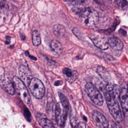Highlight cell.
<instances>
[{
    "instance_id": "obj_11",
    "label": "cell",
    "mask_w": 128,
    "mask_h": 128,
    "mask_svg": "<svg viewBox=\"0 0 128 128\" xmlns=\"http://www.w3.org/2000/svg\"><path fill=\"white\" fill-rule=\"evenodd\" d=\"M119 98L124 112H128V91L126 88H122L120 90Z\"/></svg>"
},
{
    "instance_id": "obj_18",
    "label": "cell",
    "mask_w": 128,
    "mask_h": 128,
    "mask_svg": "<svg viewBox=\"0 0 128 128\" xmlns=\"http://www.w3.org/2000/svg\"><path fill=\"white\" fill-rule=\"evenodd\" d=\"M62 72L66 76V79L68 80H69L70 81L74 80L76 78H74L75 74L74 71H72L70 69L68 68H65L63 69Z\"/></svg>"
},
{
    "instance_id": "obj_14",
    "label": "cell",
    "mask_w": 128,
    "mask_h": 128,
    "mask_svg": "<svg viewBox=\"0 0 128 128\" xmlns=\"http://www.w3.org/2000/svg\"><path fill=\"white\" fill-rule=\"evenodd\" d=\"M97 73L100 76V78L103 79L106 82H108L110 78V75L107 70L102 66H98L96 69Z\"/></svg>"
},
{
    "instance_id": "obj_13",
    "label": "cell",
    "mask_w": 128,
    "mask_h": 128,
    "mask_svg": "<svg viewBox=\"0 0 128 128\" xmlns=\"http://www.w3.org/2000/svg\"><path fill=\"white\" fill-rule=\"evenodd\" d=\"M108 44L109 46L114 50H120L124 47L122 42L118 38L114 36L108 38Z\"/></svg>"
},
{
    "instance_id": "obj_22",
    "label": "cell",
    "mask_w": 128,
    "mask_h": 128,
    "mask_svg": "<svg viewBox=\"0 0 128 128\" xmlns=\"http://www.w3.org/2000/svg\"><path fill=\"white\" fill-rule=\"evenodd\" d=\"M6 2L4 0H0V8H3L6 7Z\"/></svg>"
},
{
    "instance_id": "obj_24",
    "label": "cell",
    "mask_w": 128,
    "mask_h": 128,
    "mask_svg": "<svg viewBox=\"0 0 128 128\" xmlns=\"http://www.w3.org/2000/svg\"><path fill=\"white\" fill-rule=\"evenodd\" d=\"M64 128H73V127L70 122H67L66 124H65Z\"/></svg>"
},
{
    "instance_id": "obj_17",
    "label": "cell",
    "mask_w": 128,
    "mask_h": 128,
    "mask_svg": "<svg viewBox=\"0 0 128 128\" xmlns=\"http://www.w3.org/2000/svg\"><path fill=\"white\" fill-rule=\"evenodd\" d=\"M32 42L34 46H38L40 44L41 42V39L39 32L36 30H34L32 32Z\"/></svg>"
},
{
    "instance_id": "obj_1",
    "label": "cell",
    "mask_w": 128,
    "mask_h": 128,
    "mask_svg": "<svg viewBox=\"0 0 128 128\" xmlns=\"http://www.w3.org/2000/svg\"><path fill=\"white\" fill-rule=\"evenodd\" d=\"M73 11L78 16L81 23L84 26L92 27L98 21L99 14L94 9L90 8H76Z\"/></svg>"
},
{
    "instance_id": "obj_6",
    "label": "cell",
    "mask_w": 128,
    "mask_h": 128,
    "mask_svg": "<svg viewBox=\"0 0 128 128\" xmlns=\"http://www.w3.org/2000/svg\"><path fill=\"white\" fill-rule=\"evenodd\" d=\"M69 110L64 108L60 103L56 104L55 108V117L57 124L62 126L64 124Z\"/></svg>"
},
{
    "instance_id": "obj_7",
    "label": "cell",
    "mask_w": 128,
    "mask_h": 128,
    "mask_svg": "<svg viewBox=\"0 0 128 128\" xmlns=\"http://www.w3.org/2000/svg\"><path fill=\"white\" fill-rule=\"evenodd\" d=\"M92 119L98 128H108V122L106 117L100 112L94 110L92 114Z\"/></svg>"
},
{
    "instance_id": "obj_3",
    "label": "cell",
    "mask_w": 128,
    "mask_h": 128,
    "mask_svg": "<svg viewBox=\"0 0 128 128\" xmlns=\"http://www.w3.org/2000/svg\"><path fill=\"white\" fill-rule=\"evenodd\" d=\"M12 82L15 92L24 102L26 104H29L30 101V98L25 84L17 76H14L12 79Z\"/></svg>"
},
{
    "instance_id": "obj_21",
    "label": "cell",
    "mask_w": 128,
    "mask_h": 128,
    "mask_svg": "<svg viewBox=\"0 0 128 128\" xmlns=\"http://www.w3.org/2000/svg\"><path fill=\"white\" fill-rule=\"evenodd\" d=\"M72 32H73V33L77 36V37H78L79 38H80V36H80V32L79 30H78L77 28H74L73 30H72Z\"/></svg>"
},
{
    "instance_id": "obj_15",
    "label": "cell",
    "mask_w": 128,
    "mask_h": 128,
    "mask_svg": "<svg viewBox=\"0 0 128 128\" xmlns=\"http://www.w3.org/2000/svg\"><path fill=\"white\" fill-rule=\"evenodd\" d=\"M52 30L54 34L58 38L62 37L64 36L66 32L64 27L60 24H56L54 25Z\"/></svg>"
},
{
    "instance_id": "obj_16",
    "label": "cell",
    "mask_w": 128,
    "mask_h": 128,
    "mask_svg": "<svg viewBox=\"0 0 128 128\" xmlns=\"http://www.w3.org/2000/svg\"><path fill=\"white\" fill-rule=\"evenodd\" d=\"M51 49L55 52L58 54L62 50V46L60 43L56 40H52L50 44Z\"/></svg>"
},
{
    "instance_id": "obj_23",
    "label": "cell",
    "mask_w": 128,
    "mask_h": 128,
    "mask_svg": "<svg viewBox=\"0 0 128 128\" xmlns=\"http://www.w3.org/2000/svg\"><path fill=\"white\" fill-rule=\"evenodd\" d=\"M77 128H88L87 127V126L83 122H80L78 124Z\"/></svg>"
},
{
    "instance_id": "obj_25",
    "label": "cell",
    "mask_w": 128,
    "mask_h": 128,
    "mask_svg": "<svg viewBox=\"0 0 128 128\" xmlns=\"http://www.w3.org/2000/svg\"><path fill=\"white\" fill-rule=\"evenodd\" d=\"M113 128H122V126L118 122H116L114 124Z\"/></svg>"
},
{
    "instance_id": "obj_4",
    "label": "cell",
    "mask_w": 128,
    "mask_h": 128,
    "mask_svg": "<svg viewBox=\"0 0 128 128\" xmlns=\"http://www.w3.org/2000/svg\"><path fill=\"white\" fill-rule=\"evenodd\" d=\"M85 91L91 100L98 106H102L104 99L100 92L92 83L88 82L85 86Z\"/></svg>"
},
{
    "instance_id": "obj_20",
    "label": "cell",
    "mask_w": 128,
    "mask_h": 128,
    "mask_svg": "<svg viewBox=\"0 0 128 128\" xmlns=\"http://www.w3.org/2000/svg\"><path fill=\"white\" fill-rule=\"evenodd\" d=\"M116 4L120 8H126L128 6V0H118L116 1Z\"/></svg>"
},
{
    "instance_id": "obj_19",
    "label": "cell",
    "mask_w": 128,
    "mask_h": 128,
    "mask_svg": "<svg viewBox=\"0 0 128 128\" xmlns=\"http://www.w3.org/2000/svg\"><path fill=\"white\" fill-rule=\"evenodd\" d=\"M58 94L59 98H60V104H62V105L64 108L69 110V108H70V104H69L68 101L67 100V98H66V97L62 94H61L60 92H58Z\"/></svg>"
},
{
    "instance_id": "obj_12",
    "label": "cell",
    "mask_w": 128,
    "mask_h": 128,
    "mask_svg": "<svg viewBox=\"0 0 128 128\" xmlns=\"http://www.w3.org/2000/svg\"><path fill=\"white\" fill-rule=\"evenodd\" d=\"M92 40L96 47L102 50H106L108 48V40L103 37L100 36H94L92 38Z\"/></svg>"
},
{
    "instance_id": "obj_8",
    "label": "cell",
    "mask_w": 128,
    "mask_h": 128,
    "mask_svg": "<svg viewBox=\"0 0 128 128\" xmlns=\"http://www.w3.org/2000/svg\"><path fill=\"white\" fill-rule=\"evenodd\" d=\"M0 86L8 93L10 94H14L15 90L12 80L6 76L2 74L0 76Z\"/></svg>"
},
{
    "instance_id": "obj_10",
    "label": "cell",
    "mask_w": 128,
    "mask_h": 128,
    "mask_svg": "<svg viewBox=\"0 0 128 128\" xmlns=\"http://www.w3.org/2000/svg\"><path fill=\"white\" fill-rule=\"evenodd\" d=\"M36 118L38 124L42 128H54L52 122L47 118L44 114L38 112L36 114Z\"/></svg>"
},
{
    "instance_id": "obj_2",
    "label": "cell",
    "mask_w": 128,
    "mask_h": 128,
    "mask_svg": "<svg viewBox=\"0 0 128 128\" xmlns=\"http://www.w3.org/2000/svg\"><path fill=\"white\" fill-rule=\"evenodd\" d=\"M104 94L110 114L117 122H122L123 120L122 113L116 96L106 90L104 92Z\"/></svg>"
},
{
    "instance_id": "obj_5",
    "label": "cell",
    "mask_w": 128,
    "mask_h": 128,
    "mask_svg": "<svg viewBox=\"0 0 128 128\" xmlns=\"http://www.w3.org/2000/svg\"><path fill=\"white\" fill-rule=\"evenodd\" d=\"M28 87L30 92L36 98H42L45 93V89L42 82L38 78H33L30 82Z\"/></svg>"
},
{
    "instance_id": "obj_9",
    "label": "cell",
    "mask_w": 128,
    "mask_h": 128,
    "mask_svg": "<svg viewBox=\"0 0 128 128\" xmlns=\"http://www.w3.org/2000/svg\"><path fill=\"white\" fill-rule=\"evenodd\" d=\"M19 75L20 80L24 84H29L30 82L32 79V74L29 68L25 66L21 65L18 68Z\"/></svg>"
}]
</instances>
